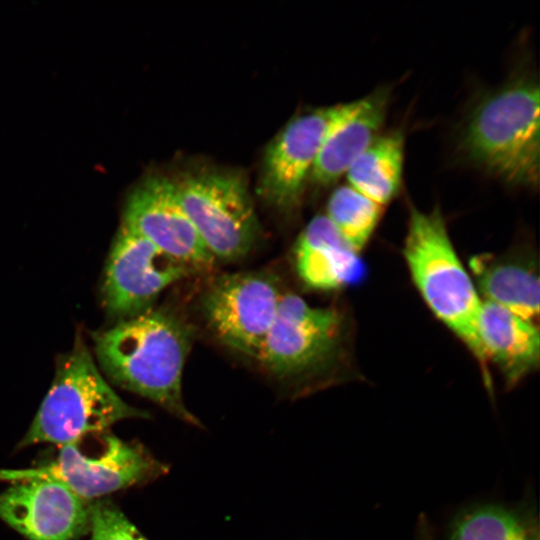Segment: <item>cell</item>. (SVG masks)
Returning a JSON list of instances; mask_svg holds the SVG:
<instances>
[{
	"label": "cell",
	"mask_w": 540,
	"mask_h": 540,
	"mask_svg": "<svg viewBox=\"0 0 540 540\" xmlns=\"http://www.w3.org/2000/svg\"><path fill=\"white\" fill-rule=\"evenodd\" d=\"M98 363L117 386L158 404L180 420L200 426L186 407L182 377L194 328L172 310L152 307L94 334Z\"/></svg>",
	"instance_id": "obj_1"
},
{
	"label": "cell",
	"mask_w": 540,
	"mask_h": 540,
	"mask_svg": "<svg viewBox=\"0 0 540 540\" xmlns=\"http://www.w3.org/2000/svg\"><path fill=\"white\" fill-rule=\"evenodd\" d=\"M539 85L517 75L484 95L468 114L459 137L461 153L505 184L539 183Z\"/></svg>",
	"instance_id": "obj_2"
},
{
	"label": "cell",
	"mask_w": 540,
	"mask_h": 540,
	"mask_svg": "<svg viewBox=\"0 0 540 540\" xmlns=\"http://www.w3.org/2000/svg\"><path fill=\"white\" fill-rule=\"evenodd\" d=\"M403 254L430 311L467 346L486 375L479 339L483 300L456 253L438 207L428 212L411 208Z\"/></svg>",
	"instance_id": "obj_3"
},
{
	"label": "cell",
	"mask_w": 540,
	"mask_h": 540,
	"mask_svg": "<svg viewBox=\"0 0 540 540\" xmlns=\"http://www.w3.org/2000/svg\"><path fill=\"white\" fill-rule=\"evenodd\" d=\"M144 417L146 412L124 402L108 384L78 335L72 349L57 361L52 385L19 447H60L105 432L120 420Z\"/></svg>",
	"instance_id": "obj_4"
},
{
	"label": "cell",
	"mask_w": 540,
	"mask_h": 540,
	"mask_svg": "<svg viewBox=\"0 0 540 540\" xmlns=\"http://www.w3.org/2000/svg\"><path fill=\"white\" fill-rule=\"evenodd\" d=\"M168 471L144 447L105 432L83 436L59 447L50 462L21 470H0V480L16 482L49 477L91 501L130 486L155 480Z\"/></svg>",
	"instance_id": "obj_5"
},
{
	"label": "cell",
	"mask_w": 540,
	"mask_h": 540,
	"mask_svg": "<svg viewBox=\"0 0 540 540\" xmlns=\"http://www.w3.org/2000/svg\"><path fill=\"white\" fill-rule=\"evenodd\" d=\"M343 341L344 320L337 310L285 293L258 361L279 379L306 378L332 368L343 354Z\"/></svg>",
	"instance_id": "obj_6"
},
{
	"label": "cell",
	"mask_w": 540,
	"mask_h": 540,
	"mask_svg": "<svg viewBox=\"0 0 540 540\" xmlns=\"http://www.w3.org/2000/svg\"><path fill=\"white\" fill-rule=\"evenodd\" d=\"M181 204L215 260L246 256L259 236V223L242 177L203 172L175 182Z\"/></svg>",
	"instance_id": "obj_7"
},
{
	"label": "cell",
	"mask_w": 540,
	"mask_h": 540,
	"mask_svg": "<svg viewBox=\"0 0 540 540\" xmlns=\"http://www.w3.org/2000/svg\"><path fill=\"white\" fill-rule=\"evenodd\" d=\"M282 295L278 280L268 272L224 274L205 292L202 312L221 343L258 360Z\"/></svg>",
	"instance_id": "obj_8"
},
{
	"label": "cell",
	"mask_w": 540,
	"mask_h": 540,
	"mask_svg": "<svg viewBox=\"0 0 540 540\" xmlns=\"http://www.w3.org/2000/svg\"><path fill=\"white\" fill-rule=\"evenodd\" d=\"M198 272L121 224L105 266L103 306L117 322L134 317L152 308L170 285Z\"/></svg>",
	"instance_id": "obj_9"
},
{
	"label": "cell",
	"mask_w": 540,
	"mask_h": 540,
	"mask_svg": "<svg viewBox=\"0 0 540 540\" xmlns=\"http://www.w3.org/2000/svg\"><path fill=\"white\" fill-rule=\"evenodd\" d=\"M122 225L199 272L216 262L185 212L175 182L167 177L148 176L132 189Z\"/></svg>",
	"instance_id": "obj_10"
},
{
	"label": "cell",
	"mask_w": 540,
	"mask_h": 540,
	"mask_svg": "<svg viewBox=\"0 0 540 540\" xmlns=\"http://www.w3.org/2000/svg\"><path fill=\"white\" fill-rule=\"evenodd\" d=\"M0 493V519L29 540H75L89 531L92 502L49 477L28 478Z\"/></svg>",
	"instance_id": "obj_11"
},
{
	"label": "cell",
	"mask_w": 540,
	"mask_h": 540,
	"mask_svg": "<svg viewBox=\"0 0 540 540\" xmlns=\"http://www.w3.org/2000/svg\"><path fill=\"white\" fill-rule=\"evenodd\" d=\"M346 103L317 108L292 119L268 146L262 166L260 193L272 206H295L328 131Z\"/></svg>",
	"instance_id": "obj_12"
},
{
	"label": "cell",
	"mask_w": 540,
	"mask_h": 540,
	"mask_svg": "<svg viewBox=\"0 0 540 540\" xmlns=\"http://www.w3.org/2000/svg\"><path fill=\"white\" fill-rule=\"evenodd\" d=\"M388 89L382 88L346 103L321 145L310 174L314 184L327 186L344 176L352 163L382 133L388 112Z\"/></svg>",
	"instance_id": "obj_13"
},
{
	"label": "cell",
	"mask_w": 540,
	"mask_h": 540,
	"mask_svg": "<svg viewBox=\"0 0 540 540\" xmlns=\"http://www.w3.org/2000/svg\"><path fill=\"white\" fill-rule=\"evenodd\" d=\"M297 274L314 290L342 288L358 276L361 263L326 215H317L300 233L294 249Z\"/></svg>",
	"instance_id": "obj_14"
},
{
	"label": "cell",
	"mask_w": 540,
	"mask_h": 540,
	"mask_svg": "<svg viewBox=\"0 0 540 540\" xmlns=\"http://www.w3.org/2000/svg\"><path fill=\"white\" fill-rule=\"evenodd\" d=\"M479 339L486 363L491 360L508 385L518 383L538 367V325L484 300L479 317Z\"/></svg>",
	"instance_id": "obj_15"
},
{
	"label": "cell",
	"mask_w": 540,
	"mask_h": 540,
	"mask_svg": "<svg viewBox=\"0 0 540 540\" xmlns=\"http://www.w3.org/2000/svg\"><path fill=\"white\" fill-rule=\"evenodd\" d=\"M470 267L482 300L537 325L539 276L530 258L476 256L471 260Z\"/></svg>",
	"instance_id": "obj_16"
},
{
	"label": "cell",
	"mask_w": 540,
	"mask_h": 540,
	"mask_svg": "<svg viewBox=\"0 0 540 540\" xmlns=\"http://www.w3.org/2000/svg\"><path fill=\"white\" fill-rule=\"evenodd\" d=\"M404 158L403 133L382 132L349 167L345 174L347 184L385 207L401 188Z\"/></svg>",
	"instance_id": "obj_17"
},
{
	"label": "cell",
	"mask_w": 540,
	"mask_h": 540,
	"mask_svg": "<svg viewBox=\"0 0 540 540\" xmlns=\"http://www.w3.org/2000/svg\"><path fill=\"white\" fill-rule=\"evenodd\" d=\"M448 540H540L532 512L498 504H481L460 512Z\"/></svg>",
	"instance_id": "obj_18"
},
{
	"label": "cell",
	"mask_w": 540,
	"mask_h": 540,
	"mask_svg": "<svg viewBox=\"0 0 540 540\" xmlns=\"http://www.w3.org/2000/svg\"><path fill=\"white\" fill-rule=\"evenodd\" d=\"M383 210V206L345 184L331 193L325 215L348 245L359 254L374 233Z\"/></svg>",
	"instance_id": "obj_19"
},
{
	"label": "cell",
	"mask_w": 540,
	"mask_h": 540,
	"mask_svg": "<svg viewBox=\"0 0 540 540\" xmlns=\"http://www.w3.org/2000/svg\"><path fill=\"white\" fill-rule=\"evenodd\" d=\"M90 540H148L110 500L92 502Z\"/></svg>",
	"instance_id": "obj_20"
}]
</instances>
